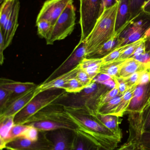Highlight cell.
<instances>
[{"label":"cell","mask_w":150,"mask_h":150,"mask_svg":"<svg viewBox=\"0 0 150 150\" xmlns=\"http://www.w3.org/2000/svg\"><path fill=\"white\" fill-rule=\"evenodd\" d=\"M63 106L84 133L106 148L113 150L117 148L122 138L103 125L95 115L83 108Z\"/></svg>","instance_id":"6da1fadb"},{"label":"cell","mask_w":150,"mask_h":150,"mask_svg":"<svg viewBox=\"0 0 150 150\" xmlns=\"http://www.w3.org/2000/svg\"><path fill=\"white\" fill-rule=\"evenodd\" d=\"M24 124L41 131L48 132L60 129H80L61 104L55 102L44 108L29 118Z\"/></svg>","instance_id":"7a4b0ae2"},{"label":"cell","mask_w":150,"mask_h":150,"mask_svg":"<svg viewBox=\"0 0 150 150\" xmlns=\"http://www.w3.org/2000/svg\"><path fill=\"white\" fill-rule=\"evenodd\" d=\"M119 2L105 9L90 34L83 42L86 48V58H91L115 33L116 15Z\"/></svg>","instance_id":"3957f363"},{"label":"cell","mask_w":150,"mask_h":150,"mask_svg":"<svg viewBox=\"0 0 150 150\" xmlns=\"http://www.w3.org/2000/svg\"><path fill=\"white\" fill-rule=\"evenodd\" d=\"M111 90L102 84L93 82L80 92L69 93L61 98L64 101L57 102L65 106L85 108L90 113L96 115L98 113L100 102L102 96Z\"/></svg>","instance_id":"277c9868"},{"label":"cell","mask_w":150,"mask_h":150,"mask_svg":"<svg viewBox=\"0 0 150 150\" xmlns=\"http://www.w3.org/2000/svg\"><path fill=\"white\" fill-rule=\"evenodd\" d=\"M63 89L47 90L38 93L14 117V124H24L36 113L47 106L57 102L68 94Z\"/></svg>","instance_id":"5b68a950"},{"label":"cell","mask_w":150,"mask_h":150,"mask_svg":"<svg viewBox=\"0 0 150 150\" xmlns=\"http://www.w3.org/2000/svg\"><path fill=\"white\" fill-rule=\"evenodd\" d=\"M75 8L73 3L70 4L60 15L46 39L47 45H52L62 40L71 34L75 25Z\"/></svg>","instance_id":"8992f818"},{"label":"cell","mask_w":150,"mask_h":150,"mask_svg":"<svg viewBox=\"0 0 150 150\" xmlns=\"http://www.w3.org/2000/svg\"><path fill=\"white\" fill-rule=\"evenodd\" d=\"M102 0H81L80 19L81 38L83 41L93 29L97 20L101 14Z\"/></svg>","instance_id":"52a82bcc"},{"label":"cell","mask_w":150,"mask_h":150,"mask_svg":"<svg viewBox=\"0 0 150 150\" xmlns=\"http://www.w3.org/2000/svg\"><path fill=\"white\" fill-rule=\"evenodd\" d=\"M150 27V16L142 12L129 22L119 38L118 47L132 44L144 36Z\"/></svg>","instance_id":"ba28073f"},{"label":"cell","mask_w":150,"mask_h":150,"mask_svg":"<svg viewBox=\"0 0 150 150\" xmlns=\"http://www.w3.org/2000/svg\"><path fill=\"white\" fill-rule=\"evenodd\" d=\"M129 137L127 142H132L144 134H150V104L141 112L128 113Z\"/></svg>","instance_id":"9c48e42d"},{"label":"cell","mask_w":150,"mask_h":150,"mask_svg":"<svg viewBox=\"0 0 150 150\" xmlns=\"http://www.w3.org/2000/svg\"><path fill=\"white\" fill-rule=\"evenodd\" d=\"M53 144L48 139L46 132L40 131L39 138L33 140L23 136L15 138L6 144L8 150H52Z\"/></svg>","instance_id":"30bf717a"},{"label":"cell","mask_w":150,"mask_h":150,"mask_svg":"<svg viewBox=\"0 0 150 150\" xmlns=\"http://www.w3.org/2000/svg\"><path fill=\"white\" fill-rule=\"evenodd\" d=\"M86 58V48L84 43L80 40L70 55L51 74L44 82H48L75 68Z\"/></svg>","instance_id":"8fae6325"},{"label":"cell","mask_w":150,"mask_h":150,"mask_svg":"<svg viewBox=\"0 0 150 150\" xmlns=\"http://www.w3.org/2000/svg\"><path fill=\"white\" fill-rule=\"evenodd\" d=\"M74 0H47L44 2L36 21L46 20L53 25L68 5Z\"/></svg>","instance_id":"7c38bea8"},{"label":"cell","mask_w":150,"mask_h":150,"mask_svg":"<svg viewBox=\"0 0 150 150\" xmlns=\"http://www.w3.org/2000/svg\"><path fill=\"white\" fill-rule=\"evenodd\" d=\"M76 131L60 129L46 132L47 137L53 145L52 150H71Z\"/></svg>","instance_id":"4fadbf2b"},{"label":"cell","mask_w":150,"mask_h":150,"mask_svg":"<svg viewBox=\"0 0 150 150\" xmlns=\"http://www.w3.org/2000/svg\"><path fill=\"white\" fill-rule=\"evenodd\" d=\"M38 93L37 86L24 93L14 96L4 111L0 113V118L15 117Z\"/></svg>","instance_id":"5bb4252c"},{"label":"cell","mask_w":150,"mask_h":150,"mask_svg":"<svg viewBox=\"0 0 150 150\" xmlns=\"http://www.w3.org/2000/svg\"><path fill=\"white\" fill-rule=\"evenodd\" d=\"M150 98V82L138 85L136 87L132 99L126 113L141 112L146 107Z\"/></svg>","instance_id":"9a60e30c"},{"label":"cell","mask_w":150,"mask_h":150,"mask_svg":"<svg viewBox=\"0 0 150 150\" xmlns=\"http://www.w3.org/2000/svg\"><path fill=\"white\" fill-rule=\"evenodd\" d=\"M20 8L19 0H16L10 16L3 26L0 28V31L3 36L5 49L11 44L18 27V18Z\"/></svg>","instance_id":"2e32d148"},{"label":"cell","mask_w":150,"mask_h":150,"mask_svg":"<svg viewBox=\"0 0 150 150\" xmlns=\"http://www.w3.org/2000/svg\"><path fill=\"white\" fill-rule=\"evenodd\" d=\"M80 69L79 64L72 70L56 77L48 82H44L37 86L39 93L47 90L54 89L64 90L65 86L71 79L75 77L77 74Z\"/></svg>","instance_id":"e0dca14e"},{"label":"cell","mask_w":150,"mask_h":150,"mask_svg":"<svg viewBox=\"0 0 150 150\" xmlns=\"http://www.w3.org/2000/svg\"><path fill=\"white\" fill-rule=\"evenodd\" d=\"M38 86L33 82H21L8 79L1 78L0 87L12 93L13 97L20 95Z\"/></svg>","instance_id":"ac0fdd59"},{"label":"cell","mask_w":150,"mask_h":150,"mask_svg":"<svg viewBox=\"0 0 150 150\" xmlns=\"http://www.w3.org/2000/svg\"><path fill=\"white\" fill-rule=\"evenodd\" d=\"M130 0H119L115 21V32H121L129 23Z\"/></svg>","instance_id":"d6986e66"},{"label":"cell","mask_w":150,"mask_h":150,"mask_svg":"<svg viewBox=\"0 0 150 150\" xmlns=\"http://www.w3.org/2000/svg\"><path fill=\"white\" fill-rule=\"evenodd\" d=\"M150 69V63H144L136 59L129 58L125 60L121 67L119 77L126 79L133 74L142 72Z\"/></svg>","instance_id":"ffe728a7"},{"label":"cell","mask_w":150,"mask_h":150,"mask_svg":"<svg viewBox=\"0 0 150 150\" xmlns=\"http://www.w3.org/2000/svg\"><path fill=\"white\" fill-rule=\"evenodd\" d=\"M99 144L79 129L77 130L71 150H98Z\"/></svg>","instance_id":"44dd1931"},{"label":"cell","mask_w":150,"mask_h":150,"mask_svg":"<svg viewBox=\"0 0 150 150\" xmlns=\"http://www.w3.org/2000/svg\"><path fill=\"white\" fill-rule=\"evenodd\" d=\"M103 64L102 58H85L79 64L80 69L85 72L93 80L100 74Z\"/></svg>","instance_id":"7402d4cb"},{"label":"cell","mask_w":150,"mask_h":150,"mask_svg":"<svg viewBox=\"0 0 150 150\" xmlns=\"http://www.w3.org/2000/svg\"><path fill=\"white\" fill-rule=\"evenodd\" d=\"M95 115L98 120L109 130L120 138H122V132L119 127V124L122 121L120 117L115 115H104L99 113Z\"/></svg>","instance_id":"603a6c76"},{"label":"cell","mask_w":150,"mask_h":150,"mask_svg":"<svg viewBox=\"0 0 150 150\" xmlns=\"http://www.w3.org/2000/svg\"><path fill=\"white\" fill-rule=\"evenodd\" d=\"M14 117L0 118V150L5 149L10 132L14 125Z\"/></svg>","instance_id":"cb8c5ba5"},{"label":"cell","mask_w":150,"mask_h":150,"mask_svg":"<svg viewBox=\"0 0 150 150\" xmlns=\"http://www.w3.org/2000/svg\"><path fill=\"white\" fill-rule=\"evenodd\" d=\"M121 33L120 32H115L114 36L110 40L105 43L92 57L102 58L115 48L119 47V38Z\"/></svg>","instance_id":"d4e9b609"},{"label":"cell","mask_w":150,"mask_h":150,"mask_svg":"<svg viewBox=\"0 0 150 150\" xmlns=\"http://www.w3.org/2000/svg\"><path fill=\"white\" fill-rule=\"evenodd\" d=\"M137 85H134L128 89L122 97L120 102L116 108L114 114L121 117L126 113V110L129 105V103L132 99L133 92Z\"/></svg>","instance_id":"484cf974"},{"label":"cell","mask_w":150,"mask_h":150,"mask_svg":"<svg viewBox=\"0 0 150 150\" xmlns=\"http://www.w3.org/2000/svg\"><path fill=\"white\" fill-rule=\"evenodd\" d=\"M124 61L118 60L102 65L100 73L110 75L113 78L119 77L121 67Z\"/></svg>","instance_id":"4316f807"},{"label":"cell","mask_w":150,"mask_h":150,"mask_svg":"<svg viewBox=\"0 0 150 150\" xmlns=\"http://www.w3.org/2000/svg\"><path fill=\"white\" fill-rule=\"evenodd\" d=\"M16 1V0H4L1 4L0 28H1L4 25L10 16Z\"/></svg>","instance_id":"83f0119b"},{"label":"cell","mask_w":150,"mask_h":150,"mask_svg":"<svg viewBox=\"0 0 150 150\" xmlns=\"http://www.w3.org/2000/svg\"><path fill=\"white\" fill-rule=\"evenodd\" d=\"M121 95H118L113 99L111 101L101 106L99 109L98 113L101 114H114L116 108L118 106L121 100Z\"/></svg>","instance_id":"f1b7e54d"},{"label":"cell","mask_w":150,"mask_h":150,"mask_svg":"<svg viewBox=\"0 0 150 150\" xmlns=\"http://www.w3.org/2000/svg\"><path fill=\"white\" fill-rule=\"evenodd\" d=\"M129 45L130 44L117 47L105 56L102 57V65L119 60L123 52L127 48Z\"/></svg>","instance_id":"f546056e"},{"label":"cell","mask_w":150,"mask_h":150,"mask_svg":"<svg viewBox=\"0 0 150 150\" xmlns=\"http://www.w3.org/2000/svg\"><path fill=\"white\" fill-rule=\"evenodd\" d=\"M36 24L38 28V35L42 38L46 39L51 31L53 26L52 24L48 21L44 19L36 21Z\"/></svg>","instance_id":"4dcf8cb0"},{"label":"cell","mask_w":150,"mask_h":150,"mask_svg":"<svg viewBox=\"0 0 150 150\" xmlns=\"http://www.w3.org/2000/svg\"><path fill=\"white\" fill-rule=\"evenodd\" d=\"M145 41H146V39L143 37L139 40L130 44L127 48H126L123 52L119 60L124 61L130 58L133 55L136 50L139 47V46Z\"/></svg>","instance_id":"1f68e13d"},{"label":"cell","mask_w":150,"mask_h":150,"mask_svg":"<svg viewBox=\"0 0 150 150\" xmlns=\"http://www.w3.org/2000/svg\"><path fill=\"white\" fill-rule=\"evenodd\" d=\"M132 142L135 144L136 150H150V134H142Z\"/></svg>","instance_id":"d6a6232c"},{"label":"cell","mask_w":150,"mask_h":150,"mask_svg":"<svg viewBox=\"0 0 150 150\" xmlns=\"http://www.w3.org/2000/svg\"><path fill=\"white\" fill-rule=\"evenodd\" d=\"M85 87L75 77L69 80L64 90L68 93H76L80 92Z\"/></svg>","instance_id":"836d02e7"},{"label":"cell","mask_w":150,"mask_h":150,"mask_svg":"<svg viewBox=\"0 0 150 150\" xmlns=\"http://www.w3.org/2000/svg\"><path fill=\"white\" fill-rule=\"evenodd\" d=\"M146 0H130L129 22L142 12V7Z\"/></svg>","instance_id":"e575fe53"},{"label":"cell","mask_w":150,"mask_h":150,"mask_svg":"<svg viewBox=\"0 0 150 150\" xmlns=\"http://www.w3.org/2000/svg\"><path fill=\"white\" fill-rule=\"evenodd\" d=\"M13 96L9 91L0 87V113L6 108Z\"/></svg>","instance_id":"d590c367"},{"label":"cell","mask_w":150,"mask_h":150,"mask_svg":"<svg viewBox=\"0 0 150 150\" xmlns=\"http://www.w3.org/2000/svg\"><path fill=\"white\" fill-rule=\"evenodd\" d=\"M29 127V126L24 124H14L11 129L7 143L15 138L23 135Z\"/></svg>","instance_id":"8d00e7d4"},{"label":"cell","mask_w":150,"mask_h":150,"mask_svg":"<svg viewBox=\"0 0 150 150\" xmlns=\"http://www.w3.org/2000/svg\"><path fill=\"white\" fill-rule=\"evenodd\" d=\"M119 95H120V94H119V89H118L117 86L107 92L105 93L103 95V96L101 98V99H100V102L99 108L101 106L108 103L113 99L116 96Z\"/></svg>","instance_id":"74e56055"},{"label":"cell","mask_w":150,"mask_h":150,"mask_svg":"<svg viewBox=\"0 0 150 150\" xmlns=\"http://www.w3.org/2000/svg\"><path fill=\"white\" fill-rule=\"evenodd\" d=\"M75 78L78 79V81L85 87L88 86L93 82V80L90 77V76L85 72L80 69H80L77 74Z\"/></svg>","instance_id":"f35d334b"},{"label":"cell","mask_w":150,"mask_h":150,"mask_svg":"<svg viewBox=\"0 0 150 150\" xmlns=\"http://www.w3.org/2000/svg\"><path fill=\"white\" fill-rule=\"evenodd\" d=\"M116 84V86L119 89V94L122 96L127 91L129 87L128 86L125 79L119 77L114 79Z\"/></svg>","instance_id":"ab89813d"},{"label":"cell","mask_w":150,"mask_h":150,"mask_svg":"<svg viewBox=\"0 0 150 150\" xmlns=\"http://www.w3.org/2000/svg\"><path fill=\"white\" fill-rule=\"evenodd\" d=\"M39 130L33 127H30L21 136L24 137L31 140H35L39 138Z\"/></svg>","instance_id":"60d3db41"},{"label":"cell","mask_w":150,"mask_h":150,"mask_svg":"<svg viewBox=\"0 0 150 150\" xmlns=\"http://www.w3.org/2000/svg\"><path fill=\"white\" fill-rule=\"evenodd\" d=\"M143 72V71H142ZM142 72H138L134 73L126 79H124L128 86L129 88L132 87L134 85H138V81L140 78V76Z\"/></svg>","instance_id":"b9f144b4"},{"label":"cell","mask_w":150,"mask_h":150,"mask_svg":"<svg viewBox=\"0 0 150 150\" xmlns=\"http://www.w3.org/2000/svg\"><path fill=\"white\" fill-rule=\"evenodd\" d=\"M150 82V69L143 71L138 81V85L145 84Z\"/></svg>","instance_id":"7bdbcfd3"},{"label":"cell","mask_w":150,"mask_h":150,"mask_svg":"<svg viewBox=\"0 0 150 150\" xmlns=\"http://www.w3.org/2000/svg\"><path fill=\"white\" fill-rule=\"evenodd\" d=\"M145 42L146 41L143 42L139 47L136 50L135 52L134 53L133 55L130 57V58H133V59H136L137 57H139L140 55H141L143 54L144 53L146 52V45H145Z\"/></svg>","instance_id":"ee69618b"},{"label":"cell","mask_w":150,"mask_h":150,"mask_svg":"<svg viewBox=\"0 0 150 150\" xmlns=\"http://www.w3.org/2000/svg\"><path fill=\"white\" fill-rule=\"evenodd\" d=\"M4 40L2 33L0 31V64L2 65L4 62V52L5 50Z\"/></svg>","instance_id":"f6af8a7d"},{"label":"cell","mask_w":150,"mask_h":150,"mask_svg":"<svg viewBox=\"0 0 150 150\" xmlns=\"http://www.w3.org/2000/svg\"><path fill=\"white\" fill-rule=\"evenodd\" d=\"M112 79L113 78L110 75L100 73L93 79V81L101 84L103 82L109 80V79Z\"/></svg>","instance_id":"bcb514c9"},{"label":"cell","mask_w":150,"mask_h":150,"mask_svg":"<svg viewBox=\"0 0 150 150\" xmlns=\"http://www.w3.org/2000/svg\"><path fill=\"white\" fill-rule=\"evenodd\" d=\"M119 1V0H102L101 14L105 9L110 8V7L114 6Z\"/></svg>","instance_id":"7dc6e473"},{"label":"cell","mask_w":150,"mask_h":150,"mask_svg":"<svg viewBox=\"0 0 150 150\" xmlns=\"http://www.w3.org/2000/svg\"><path fill=\"white\" fill-rule=\"evenodd\" d=\"M136 146L134 143L127 142L125 144L117 150H136Z\"/></svg>","instance_id":"c3c4849f"},{"label":"cell","mask_w":150,"mask_h":150,"mask_svg":"<svg viewBox=\"0 0 150 150\" xmlns=\"http://www.w3.org/2000/svg\"><path fill=\"white\" fill-rule=\"evenodd\" d=\"M144 37L146 39V41L145 42L146 51H150V27L145 33Z\"/></svg>","instance_id":"681fc988"},{"label":"cell","mask_w":150,"mask_h":150,"mask_svg":"<svg viewBox=\"0 0 150 150\" xmlns=\"http://www.w3.org/2000/svg\"><path fill=\"white\" fill-rule=\"evenodd\" d=\"M142 11L150 16V0L145 1L142 7Z\"/></svg>","instance_id":"f907efd6"},{"label":"cell","mask_w":150,"mask_h":150,"mask_svg":"<svg viewBox=\"0 0 150 150\" xmlns=\"http://www.w3.org/2000/svg\"><path fill=\"white\" fill-rule=\"evenodd\" d=\"M101 84L104 85L105 86H107V87H109L111 89L114 88L116 86V83H115V81H114L113 79H112L107 80V81L103 82V83Z\"/></svg>","instance_id":"816d5d0a"},{"label":"cell","mask_w":150,"mask_h":150,"mask_svg":"<svg viewBox=\"0 0 150 150\" xmlns=\"http://www.w3.org/2000/svg\"><path fill=\"white\" fill-rule=\"evenodd\" d=\"M98 150H113L112 149H108V148H106V147H104V146H102V145H100L99 144L98 146Z\"/></svg>","instance_id":"f5cc1de1"},{"label":"cell","mask_w":150,"mask_h":150,"mask_svg":"<svg viewBox=\"0 0 150 150\" xmlns=\"http://www.w3.org/2000/svg\"><path fill=\"white\" fill-rule=\"evenodd\" d=\"M150 104V98L149 100V102H148V104H147V105H149V104Z\"/></svg>","instance_id":"db71d44e"},{"label":"cell","mask_w":150,"mask_h":150,"mask_svg":"<svg viewBox=\"0 0 150 150\" xmlns=\"http://www.w3.org/2000/svg\"><path fill=\"white\" fill-rule=\"evenodd\" d=\"M0 1H1V4L4 1V0H0Z\"/></svg>","instance_id":"11a10c76"},{"label":"cell","mask_w":150,"mask_h":150,"mask_svg":"<svg viewBox=\"0 0 150 150\" xmlns=\"http://www.w3.org/2000/svg\"><path fill=\"white\" fill-rule=\"evenodd\" d=\"M81 1V0H80V1Z\"/></svg>","instance_id":"9f6ffc18"},{"label":"cell","mask_w":150,"mask_h":150,"mask_svg":"<svg viewBox=\"0 0 150 150\" xmlns=\"http://www.w3.org/2000/svg\"><path fill=\"white\" fill-rule=\"evenodd\" d=\"M146 1H147V0H146Z\"/></svg>","instance_id":"6f0895ef"}]
</instances>
